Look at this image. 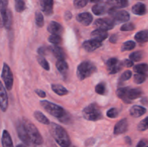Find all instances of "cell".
Segmentation results:
<instances>
[{
	"mask_svg": "<svg viewBox=\"0 0 148 147\" xmlns=\"http://www.w3.org/2000/svg\"><path fill=\"white\" fill-rule=\"evenodd\" d=\"M49 131L56 142L62 147H67L71 145V140L67 132L64 128L55 122L49 125Z\"/></svg>",
	"mask_w": 148,
	"mask_h": 147,
	"instance_id": "6da1fadb",
	"label": "cell"
},
{
	"mask_svg": "<svg viewBox=\"0 0 148 147\" xmlns=\"http://www.w3.org/2000/svg\"><path fill=\"white\" fill-rule=\"evenodd\" d=\"M23 121L31 143L36 145H41L43 143V139L38 128L35 126L33 122L29 121L26 118H23Z\"/></svg>",
	"mask_w": 148,
	"mask_h": 147,
	"instance_id": "7a4b0ae2",
	"label": "cell"
},
{
	"mask_svg": "<svg viewBox=\"0 0 148 147\" xmlns=\"http://www.w3.org/2000/svg\"><path fill=\"white\" fill-rule=\"evenodd\" d=\"M97 71L96 66L90 61H83L78 66L77 76L80 81L90 77Z\"/></svg>",
	"mask_w": 148,
	"mask_h": 147,
	"instance_id": "3957f363",
	"label": "cell"
},
{
	"mask_svg": "<svg viewBox=\"0 0 148 147\" xmlns=\"http://www.w3.org/2000/svg\"><path fill=\"white\" fill-rule=\"evenodd\" d=\"M82 115L85 119L90 121H97L102 119L103 115L97 104H90L82 110Z\"/></svg>",
	"mask_w": 148,
	"mask_h": 147,
	"instance_id": "277c9868",
	"label": "cell"
},
{
	"mask_svg": "<svg viewBox=\"0 0 148 147\" xmlns=\"http://www.w3.org/2000/svg\"><path fill=\"white\" fill-rule=\"evenodd\" d=\"M40 102L41 106L43 108V109L46 112H49L50 115H51L52 116L55 117V118H57L60 120L66 115V111L64 110L63 108H62L59 105L52 103V102H49L47 100L40 101Z\"/></svg>",
	"mask_w": 148,
	"mask_h": 147,
	"instance_id": "5b68a950",
	"label": "cell"
},
{
	"mask_svg": "<svg viewBox=\"0 0 148 147\" xmlns=\"http://www.w3.org/2000/svg\"><path fill=\"white\" fill-rule=\"evenodd\" d=\"M108 14L112 17L113 20L116 23L128 22L130 19V13L124 10H117V9L110 8L108 11Z\"/></svg>",
	"mask_w": 148,
	"mask_h": 147,
	"instance_id": "8992f818",
	"label": "cell"
},
{
	"mask_svg": "<svg viewBox=\"0 0 148 147\" xmlns=\"http://www.w3.org/2000/svg\"><path fill=\"white\" fill-rule=\"evenodd\" d=\"M1 79L5 84V87L7 90H11L13 86V74L11 69L6 63L3 64L2 71H1Z\"/></svg>",
	"mask_w": 148,
	"mask_h": 147,
	"instance_id": "52a82bcc",
	"label": "cell"
},
{
	"mask_svg": "<svg viewBox=\"0 0 148 147\" xmlns=\"http://www.w3.org/2000/svg\"><path fill=\"white\" fill-rule=\"evenodd\" d=\"M16 128H17V134H18V136L19 138H20V139L21 140L25 145L30 146L31 141H30V138H29L28 137V135H27V131H26L25 128L23 121H17V125H16Z\"/></svg>",
	"mask_w": 148,
	"mask_h": 147,
	"instance_id": "ba28073f",
	"label": "cell"
},
{
	"mask_svg": "<svg viewBox=\"0 0 148 147\" xmlns=\"http://www.w3.org/2000/svg\"><path fill=\"white\" fill-rule=\"evenodd\" d=\"M94 24H95V27H98V29L107 31V30H112L114 28L115 23H114V20H111V19L100 18L95 20Z\"/></svg>",
	"mask_w": 148,
	"mask_h": 147,
	"instance_id": "9c48e42d",
	"label": "cell"
},
{
	"mask_svg": "<svg viewBox=\"0 0 148 147\" xmlns=\"http://www.w3.org/2000/svg\"><path fill=\"white\" fill-rule=\"evenodd\" d=\"M40 6L41 11L46 15L49 16L53 14V0H40Z\"/></svg>",
	"mask_w": 148,
	"mask_h": 147,
	"instance_id": "30bf717a",
	"label": "cell"
},
{
	"mask_svg": "<svg viewBox=\"0 0 148 147\" xmlns=\"http://www.w3.org/2000/svg\"><path fill=\"white\" fill-rule=\"evenodd\" d=\"M101 46H102V42L98 41V40H94V39L86 40L82 44L83 48L88 52L94 51V50L98 49V48L101 47Z\"/></svg>",
	"mask_w": 148,
	"mask_h": 147,
	"instance_id": "8fae6325",
	"label": "cell"
},
{
	"mask_svg": "<svg viewBox=\"0 0 148 147\" xmlns=\"http://www.w3.org/2000/svg\"><path fill=\"white\" fill-rule=\"evenodd\" d=\"M128 129V121L126 118L119 121L114 126V133L115 135H120L124 133Z\"/></svg>",
	"mask_w": 148,
	"mask_h": 147,
	"instance_id": "7c38bea8",
	"label": "cell"
},
{
	"mask_svg": "<svg viewBox=\"0 0 148 147\" xmlns=\"http://www.w3.org/2000/svg\"><path fill=\"white\" fill-rule=\"evenodd\" d=\"M0 107L2 112H5L8 107V97L5 88L2 84H1V91H0Z\"/></svg>",
	"mask_w": 148,
	"mask_h": 147,
	"instance_id": "4fadbf2b",
	"label": "cell"
},
{
	"mask_svg": "<svg viewBox=\"0 0 148 147\" xmlns=\"http://www.w3.org/2000/svg\"><path fill=\"white\" fill-rule=\"evenodd\" d=\"M92 14L89 12L80 13L77 16V20L85 26H88L92 23Z\"/></svg>",
	"mask_w": 148,
	"mask_h": 147,
	"instance_id": "5bb4252c",
	"label": "cell"
},
{
	"mask_svg": "<svg viewBox=\"0 0 148 147\" xmlns=\"http://www.w3.org/2000/svg\"><path fill=\"white\" fill-rule=\"evenodd\" d=\"M106 4L110 8H125L129 5L128 0H106Z\"/></svg>",
	"mask_w": 148,
	"mask_h": 147,
	"instance_id": "9a60e30c",
	"label": "cell"
},
{
	"mask_svg": "<svg viewBox=\"0 0 148 147\" xmlns=\"http://www.w3.org/2000/svg\"><path fill=\"white\" fill-rule=\"evenodd\" d=\"M49 49L58 60H64V59L66 58V54L64 51V49L61 48L60 46L53 45V46L49 47Z\"/></svg>",
	"mask_w": 148,
	"mask_h": 147,
	"instance_id": "2e32d148",
	"label": "cell"
},
{
	"mask_svg": "<svg viewBox=\"0 0 148 147\" xmlns=\"http://www.w3.org/2000/svg\"><path fill=\"white\" fill-rule=\"evenodd\" d=\"M90 36L92 37V39H94V40H96L100 42H103L108 37V33L106 31H105V30L97 29V30H93L91 33Z\"/></svg>",
	"mask_w": 148,
	"mask_h": 147,
	"instance_id": "e0dca14e",
	"label": "cell"
},
{
	"mask_svg": "<svg viewBox=\"0 0 148 147\" xmlns=\"http://www.w3.org/2000/svg\"><path fill=\"white\" fill-rule=\"evenodd\" d=\"M48 31L51 35H60L63 32V27L59 23L56 22H51L50 24L48 26Z\"/></svg>",
	"mask_w": 148,
	"mask_h": 147,
	"instance_id": "ac0fdd59",
	"label": "cell"
},
{
	"mask_svg": "<svg viewBox=\"0 0 148 147\" xmlns=\"http://www.w3.org/2000/svg\"><path fill=\"white\" fill-rule=\"evenodd\" d=\"M146 112H147L146 108H145L144 107L139 106V105H134L130 110V115L134 118H139V117L143 116Z\"/></svg>",
	"mask_w": 148,
	"mask_h": 147,
	"instance_id": "d6986e66",
	"label": "cell"
},
{
	"mask_svg": "<svg viewBox=\"0 0 148 147\" xmlns=\"http://www.w3.org/2000/svg\"><path fill=\"white\" fill-rule=\"evenodd\" d=\"M1 145L2 147H14L11 136L7 131L4 130L1 135Z\"/></svg>",
	"mask_w": 148,
	"mask_h": 147,
	"instance_id": "ffe728a7",
	"label": "cell"
},
{
	"mask_svg": "<svg viewBox=\"0 0 148 147\" xmlns=\"http://www.w3.org/2000/svg\"><path fill=\"white\" fill-rule=\"evenodd\" d=\"M132 11L134 14L137 15H144L147 12V9H146L145 4L142 2H138L134 5L132 9Z\"/></svg>",
	"mask_w": 148,
	"mask_h": 147,
	"instance_id": "44dd1931",
	"label": "cell"
},
{
	"mask_svg": "<svg viewBox=\"0 0 148 147\" xmlns=\"http://www.w3.org/2000/svg\"><path fill=\"white\" fill-rule=\"evenodd\" d=\"M142 95H143V91H142L141 89H139V88L131 89L130 88L128 92V96H127V97H128V100L130 103L132 100L140 97Z\"/></svg>",
	"mask_w": 148,
	"mask_h": 147,
	"instance_id": "7402d4cb",
	"label": "cell"
},
{
	"mask_svg": "<svg viewBox=\"0 0 148 147\" xmlns=\"http://www.w3.org/2000/svg\"><path fill=\"white\" fill-rule=\"evenodd\" d=\"M107 4H97L94 5L92 8V11L95 15H102L105 14L108 10L107 9Z\"/></svg>",
	"mask_w": 148,
	"mask_h": 147,
	"instance_id": "603a6c76",
	"label": "cell"
},
{
	"mask_svg": "<svg viewBox=\"0 0 148 147\" xmlns=\"http://www.w3.org/2000/svg\"><path fill=\"white\" fill-rule=\"evenodd\" d=\"M134 38L138 43H144L148 42V30H142L136 33Z\"/></svg>",
	"mask_w": 148,
	"mask_h": 147,
	"instance_id": "cb8c5ba5",
	"label": "cell"
},
{
	"mask_svg": "<svg viewBox=\"0 0 148 147\" xmlns=\"http://www.w3.org/2000/svg\"><path fill=\"white\" fill-rule=\"evenodd\" d=\"M130 87H121L117 89L116 95L119 97V98L124 100L126 103H130L128 100V92L130 90Z\"/></svg>",
	"mask_w": 148,
	"mask_h": 147,
	"instance_id": "d4e9b609",
	"label": "cell"
},
{
	"mask_svg": "<svg viewBox=\"0 0 148 147\" xmlns=\"http://www.w3.org/2000/svg\"><path fill=\"white\" fill-rule=\"evenodd\" d=\"M56 66L57 70L62 74V75H66L68 71V64L64 60H58L56 63Z\"/></svg>",
	"mask_w": 148,
	"mask_h": 147,
	"instance_id": "484cf974",
	"label": "cell"
},
{
	"mask_svg": "<svg viewBox=\"0 0 148 147\" xmlns=\"http://www.w3.org/2000/svg\"><path fill=\"white\" fill-rule=\"evenodd\" d=\"M51 89L56 95H59V96H64L69 93V91L61 84H52Z\"/></svg>",
	"mask_w": 148,
	"mask_h": 147,
	"instance_id": "4316f807",
	"label": "cell"
},
{
	"mask_svg": "<svg viewBox=\"0 0 148 147\" xmlns=\"http://www.w3.org/2000/svg\"><path fill=\"white\" fill-rule=\"evenodd\" d=\"M34 117L36 118V119L37 120L38 122H41V123L44 124V125H50V121L40 111H36L34 112Z\"/></svg>",
	"mask_w": 148,
	"mask_h": 147,
	"instance_id": "83f0119b",
	"label": "cell"
},
{
	"mask_svg": "<svg viewBox=\"0 0 148 147\" xmlns=\"http://www.w3.org/2000/svg\"><path fill=\"white\" fill-rule=\"evenodd\" d=\"M134 71L137 74H147L148 72V64L140 63L134 66Z\"/></svg>",
	"mask_w": 148,
	"mask_h": 147,
	"instance_id": "f1b7e54d",
	"label": "cell"
},
{
	"mask_svg": "<svg viewBox=\"0 0 148 147\" xmlns=\"http://www.w3.org/2000/svg\"><path fill=\"white\" fill-rule=\"evenodd\" d=\"M147 78V74H136L134 76V82L137 84H143Z\"/></svg>",
	"mask_w": 148,
	"mask_h": 147,
	"instance_id": "f546056e",
	"label": "cell"
},
{
	"mask_svg": "<svg viewBox=\"0 0 148 147\" xmlns=\"http://www.w3.org/2000/svg\"><path fill=\"white\" fill-rule=\"evenodd\" d=\"M49 41L51 44L55 45V46H59V45L62 44V39L59 35H51L49 37Z\"/></svg>",
	"mask_w": 148,
	"mask_h": 147,
	"instance_id": "4dcf8cb0",
	"label": "cell"
},
{
	"mask_svg": "<svg viewBox=\"0 0 148 147\" xmlns=\"http://www.w3.org/2000/svg\"><path fill=\"white\" fill-rule=\"evenodd\" d=\"M144 57V53L143 51L133 52L130 55V59L132 61H140Z\"/></svg>",
	"mask_w": 148,
	"mask_h": 147,
	"instance_id": "1f68e13d",
	"label": "cell"
},
{
	"mask_svg": "<svg viewBox=\"0 0 148 147\" xmlns=\"http://www.w3.org/2000/svg\"><path fill=\"white\" fill-rule=\"evenodd\" d=\"M136 44L134 41L132 40H129V41L125 42L124 44L122 45L121 48V51H127V50H131L135 48Z\"/></svg>",
	"mask_w": 148,
	"mask_h": 147,
	"instance_id": "d6a6232c",
	"label": "cell"
},
{
	"mask_svg": "<svg viewBox=\"0 0 148 147\" xmlns=\"http://www.w3.org/2000/svg\"><path fill=\"white\" fill-rule=\"evenodd\" d=\"M95 92L97 94L101 95H105L107 93V89L106 86L104 83L101 82V83L98 84L95 86Z\"/></svg>",
	"mask_w": 148,
	"mask_h": 147,
	"instance_id": "836d02e7",
	"label": "cell"
},
{
	"mask_svg": "<svg viewBox=\"0 0 148 147\" xmlns=\"http://www.w3.org/2000/svg\"><path fill=\"white\" fill-rule=\"evenodd\" d=\"M35 20H36V23L38 27H42L44 25V19L41 12H36L35 14Z\"/></svg>",
	"mask_w": 148,
	"mask_h": 147,
	"instance_id": "e575fe53",
	"label": "cell"
},
{
	"mask_svg": "<svg viewBox=\"0 0 148 147\" xmlns=\"http://www.w3.org/2000/svg\"><path fill=\"white\" fill-rule=\"evenodd\" d=\"M37 60H38V62L39 64H40V66H41L42 67L45 69V70L49 71V69H50V66H49V63H48V61L46 60V59H45L43 56H38L37 57Z\"/></svg>",
	"mask_w": 148,
	"mask_h": 147,
	"instance_id": "d590c367",
	"label": "cell"
},
{
	"mask_svg": "<svg viewBox=\"0 0 148 147\" xmlns=\"http://www.w3.org/2000/svg\"><path fill=\"white\" fill-rule=\"evenodd\" d=\"M148 129V116L145 118L137 125V130L140 131H145Z\"/></svg>",
	"mask_w": 148,
	"mask_h": 147,
	"instance_id": "8d00e7d4",
	"label": "cell"
},
{
	"mask_svg": "<svg viewBox=\"0 0 148 147\" xmlns=\"http://www.w3.org/2000/svg\"><path fill=\"white\" fill-rule=\"evenodd\" d=\"M121 66H122V63L120 62L119 63L115 65V66L107 68V70H108L109 74H114L118 73L119 71H120V70L121 69Z\"/></svg>",
	"mask_w": 148,
	"mask_h": 147,
	"instance_id": "74e56055",
	"label": "cell"
},
{
	"mask_svg": "<svg viewBox=\"0 0 148 147\" xmlns=\"http://www.w3.org/2000/svg\"><path fill=\"white\" fill-rule=\"evenodd\" d=\"M88 0H74V7L77 9L83 8L87 5Z\"/></svg>",
	"mask_w": 148,
	"mask_h": 147,
	"instance_id": "f35d334b",
	"label": "cell"
},
{
	"mask_svg": "<svg viewBox=\"0 0 148 147\" xmlns=\"http://www.w3.org/2000/svg\"><path fill=\"white\" fill-rule=\"evenodd\" d=\"M106 115L110 118H116L119 116V110L115 108H111L107 111Z\"/></svg>",
	"mask_w": 148,
	"mask_h": 147,
	"instance_id": "ab89813d",
	"label": "cell"
},
{
	"mask_svg": "<svg viewBox=\"0 0 148 147\" xmlns=\"http://www.w3.org/2000/svg\"><path fill=\"white\" fill-rule=\"evenodd\" d=\"M132 73L131 71L130 70L126 71H124V73L122 74V75L120 76L119 78L120 82H125V81L129 80V79L132 77Z\"/></svg>",
	"mask_w": 148,
	"mask_h": 147,
	"instance_id": "60d3db41",
	"label": "cell"
},
{
	"mask_svg": "<svg viewBox=\"0 0 148 147\" xmlns=\"http://www.w3.org/2000/svg\"><path fill=\"white\" fill-rule=\"evenodd\" d=\"M135 29V26L131 22H127L123 24L121 27V31H132Z\"/></svg>",
	"mask_w": 148,
	"mask_h": 147,
	"instance_id": "b9f144b4",
	"label": "cell"
},
{
	"mask_svg": "<svg viewBox=\"0 0 148 147\" xmlns=\"http://www.w3.org/2000/svg\"><path fill=\"white\" fill-rule=\"evenodd\" d=\"M119 63L120 61L117 59H116V58H111V59H108V61L106 62V66L107 68H109L111 67V66H115V65L118 64Z\"/></svg>",
	"mask_w": 148,
	"mask_h": 147,
	"instance_id": "7bdbcfd3",
	"label": "cell"
},
{
	"mask_svg": "<svg viewBox=\"0 0 148 147\" xmlns=\"http://www.w3.org/2000/svg\"><path fill=\"white\" fill-rule=\"evenodd\" d=\"M1 1V12H4L7 11V4H8V0H0Z\"/></svg>",
	"mask_w": 148,
	"mask_h": 147,
	"instance_id": "ee69618b",
	"label": "cell"
},
{
	"mask_svg": "<svg viewBox=\"0 0 148 147\" xmlns=\"http://www.w3.org/2000/svg\"><path fill=\"white\" fill-rule=\"evenodd\" d=\"M121 63L123 66H126V67H131L134 65V61H132V60H129V59H125L121 62Z\"/></svg>",
	"mask_w": 148,
	"mask_h": 147,
	"instance_id": "f6af8a7d",
	"label": "cell"
},
{
	"mask_svg": "<svg viewBox=\"0 0 148 147\" xmlns=\"http://www.w3.org/2000/svg\"><path fill=\"white\" fill-rule=\"evenodd\" d=\"M147 141L146 139H142L141 141H140V142L137 144V145L136 146V147H147Z\"/></svg>",
	"mask_w": 148,
	"mask_h": 147,
	"instance_id": "bcb514c9",
	"label": "cell"
},
{
	"mask_svg": "<svg viewBox=\"0 0 148 147\" xmlns=\"http://www.w3.org/2000/svg\"><path fill=\"white\" fill-rule=\"evenodd\" d=\"M35 92H36V93L37 94L39 97H40L44 98L45 97H46V93H45L44 91L41 90V89H36Z\"/></svg>",
	"mask_w": 148,
	"mask_h": 147,
	"instance_id": "7dc6e473",
	"label": "cell"
},
{
	"mask_svg": "<svg viewBox=\"0 0 148 147\" xmlns=\"http://www.w3.org/2000/svg\"><path fill=\"white\" fill-rule=\"evenodd\" d=\"M46 48L44 47L39 48L38 50V53L39 56H44V55L46 54Z\"/></svg>",
	"mask_w": 148,
	"mask_h": 147,
	"instance_id": "c3c4849f",
	"label": "cell"
},
{
	"mask_svg": "<svg viewBox=\"0 0 148 147\" xmlns=\"http://www.w3.org/2000/svg\"><path fill=\"white\" fill-rule=\"evenodd\" d=\"M118 40V37H117L116 35H112L110 37L109 41L112 43H116Z\"/></svg>",
	"mask_w": 148,
	"mask_h": 147,
	"instance_id": "681fc988",
	"label": "cell"
},
{
	"mask_svg": "<svg viewBox=\"0 0 148 147\" xmlns=\"http://www.w3.org/2000/svg\"><path fill=\"white\" fill-rule=\"evenodd\" d=\"M72 13L70 12L67 11L65 12V14H64V17H65V20H69L72 19Z\"/></svg>",
	"mask_w": 148,
	"mask_h": 147,
	"instance_id": "f907efd6",
	"label": "cell"
},
{
	"mask_svg": "<svg viewBox=\"0 0 148 147\" xmlns=\"http://www.w3.org/2000/svg\"><path fill=\"white\" fill-rule=\"evenodd\" d=\"M125 141H126V143L128 144H132V141H131V138H130V137H125Z\"/></svg>",
	"mask_w": 148,
	"mask_h": 147,
	"instance_id": "816d5d0a",
	"label": "cell"
},
{
	"mask_svg": "<svg viewBox=\"0 0 148 147\" xmlns=\"http://www.w3.org/2000/svg\"><path fill=\"white\" fill-rule=\"evenodd\" d=\"M89 1L92 3H96V2H98L100 0H89Z\"/></svg>",
	"mask_w": 148,
	"mask_h": 147,
	"instance_id": "f5cc1de1",
	"label": "cell"
},
{
	"mask_svg": "<svg viewBox=\"0 0 148 147\" xmlns=\"http://www.w3.org/2000/svg\"><path fill=\"white\" fill-rule=\"evenodd\" d=\"M17 147H26V146L25 145H23V144H18V145L17 146Z\"/></svg>",
	"mask_w": 148,
	"mask_h": 147,
	"instance_id": "db71d44e",
	"label": "cell"
},
{
	"mask_svg": "<svg viewBox=\"0 0 148 147\" xmlns=\"http://www.w3.org/2000/svg\"><path fill=\"white\" fill-rule=\"evenodd\" d=\"M24 1V0H14V1H15V3L20 2V1Z\"/></svg>",
	"mask_w": 148,
	"mask_h": 147,
	"instance_id": "11a10c76",
	"label": "cell"
},
{
	"mask_svg": "<svg viewBox=\"0 0 148 147\" xmlns=\"http://www.w3.org/2000/svg\"><path fill=\"white\" fill-rule=\"evenodd\" d=\"M67 147H75V146H72V145H70V146H67Z\"/></svg>",
	"mask_w": 148,
	"mask_h": 147,
	"instance_id": "9f6ffc18",
	"label": "cell"
},
{
	"mask_svg": "<svg viewBox=\"0 0 148 147\" xmlns=\"http://www.w3.org/2000/svg\"><path fill=\"white\" fill-rule=\"evenodd\" d=\"M147 147H148V146H147Z\"/></svg>",
	"mask_w": 148,
	"mask_h": 147,
	"instance_id": "6f0895ef",
	"label": "cell"
}]
</instances>
